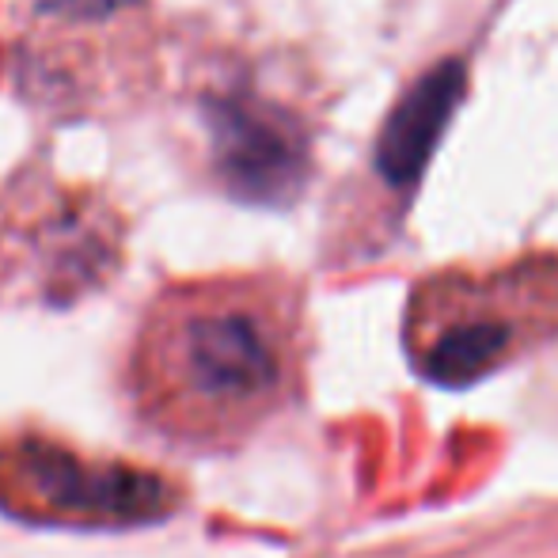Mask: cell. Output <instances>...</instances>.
Returning <instances> with one entry per match:
<instances>
[{
    "mask_svg": "<svg viewBox=\"0 0 558 558\" xmlns=\"http://www.w3.org/2000/svg\"><path fill=\"white\" fill-rule=\"evenodd\" d=\"M304 296L281 270L168 278L125 345V399L145 434L186 452H228L296 399Z\"/></svg>",
    "mask_w": 558,
    "mask_h": 558,
    "instance_id": "6da1fadb",
    "label": "cell"
},
{
    "mask_svg": "<svg viewBox=\"0 0 558 558\" xmlns=\"http://www.w3.org/2000/svg\"><path fill=\"white\" fill-rule=\"evenodd\" d=\"M163 69L168 148L186 179L255 209H289L316 175V114L274 53L255 50L209 15L168 31Z\"/></svg>",
    "mask_w": 558,
    "mask_h": 558,
    "instance_id": "7a4b0ae2",
    "label": "cell"
},
{
    "mask_svg": "<svg viewBox=\"0 0 558 558\" xmlns=\"http://www.w3.org/2000/svg\"><path fill=\"white\" fill-rule=\"evenodd\" d=\"M558 335V255L445 270L411 289L403 350L437 388H471Z\"/></svg>",
    "mask_w": 558,
    "mask_h": 558,
    "instance_id": "3957f363",
    "label": "cell"
},
{
    "mask_svg": "<svg viewBox=\"0 0 558 558\" xmlns=\"http://www.w3.org/2000/svg\"><path fill=\"white\" fill-rule=\"evenodd\" d=\"M125 240L104 183H69L50 148L27 153L0 183V301L65 308L114 281Z\"/></svg>",
    "mask_w": 558,
    "mask_h": 558,
    "instance_id": "277c9868",
    "label": "cell"
},
{
    "mask_svg": "<svg viewBox=\"0 0 558 558\" xmlns=\"http://www.w3.org/2000/svg\"><path fill=\"white\" fill-rule=\"evenodd\" d=\"M153 0H35L20 38L15 81L43 114L130 111L160 92Z\"/></svg>",
    "mask_w": 558,
    "mask_h": 558,
    "instance_id": "5b68a950",
    "label": "cell"
},
{
    "mask_svg": "<svg viewBox=\"0 0 558 558\" xmlns=\"http://www.w3.org/2000/svg\"><path fill=\"white\" fill-rule=\"evenodd\" d=\"M183 486L145 463L92 456L43 429L0 434V513L43 529H141L183 506Z\"/></svg>",
    "mask_w": 558,
    "mask_h": 558,
    "instance_id": "8992f818",
    "label": "cell"
},
{
    "mask_svg": "<svg viewBox=\"0 0 558 558\" xmlns=\"http://www.w3.org/2000/svg\"><path fill=\"white\" fill-rule=\"evenodd\" d=\"M463 84H468V73L460 61H441L391 107L373 148L376 171L380 179H388V186L407 191L411 183H418L434 148L441 145L445 125L460 107Z\"/></svg>",
    "mask_w": 558,
    "mask_h": 558,
    "instance_id": "52a82bcc",
    "label": "cell"
}]
</instances>
